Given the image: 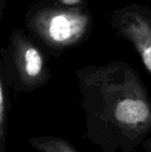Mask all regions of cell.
Returning a JSON list of instances; mask_svg holds the SVG:
<instances>
[{
  "instance_id": "cell-2",
  "label": "cell",
  "mask_w": 151,
  "mask_h": 152,
  "mask_svg": "<svg viewBox=\"0 0 151 152\" xmlns=\"http://www.w3.org/2000/svg\"><path fill=\"white\" fill-rule=\"evenodd\" d=\"M125 18L123 31L133 42L143 64L151 75V17L131 12Z\"/></svg>"
},
{
  "instance_id": "cell-1",
  "label": "cell",
  "mask_w": 151,
  "mask_h": 152,
  "mask_svg": "<svg viewBox=\"0 0 151 152\" xmlns=\"http://www.w3.org/2000/svg\"><path fill=\"white\" fill-rule=\"evenodd\" d=\"M85 137L101 152H138L151 132V98L128 65L79 74Z\"/></svg>"
},
{
  "instance_id": "cell-6",
  "label": "cell",
  "mask_w": 151,
  "mask_h": 152,
  "mask_svg": "<svg viewBox=\"0 0 151 152\" xmlns=\"http://www.w3.org/2000/svg\"><path fill=\"white\" fill-rule=\"evenodd\" d=\"M142 148L145 152H151V136H148L142 144Z\"/></svg>"
},
{
  "instance_id": "cell-8",
  "label": "cell",
  "mask_w": 151,
  "mask_h": 152,
  "mask_svg": "<svg viewBox=\"0 0 151 152\" xmlns=\"http://www.w3.org/2000/svg\"><path fill=\"white\" fill-rule=\"evenodd\" d=\"M0 152H3V149H2L1 146H0Z\"/></svg>"
},
{
  "instance_id": "cell-7",
  "label": "cell",
  "mask_w": 151,
  "mask_h": 152,
  "mask_svg": "<svg viewBox=\"0 0 151 152\" xmlns=\"http://www.w3.org/2000/svg\"><path fill=\"white\" fill-rule=\"evenodd\" d=\"M63 4H66V5H74L80 2V0H61Z\"/></svg>"
},
{
  "instance_id": "cell-3",
  "label": "cell",
  "mask_w": 151,
  "mask_h": 152,
  "mask_svg": "<svg viewBox=\"0 0 151 152\" xmlns=\"http://www.w3.org/2000/svg\"><path fill=\"white\" fill-rule=\"evenodd\" d=\"M86 25L85 17L75 12H60L53 15L48 21L47 33L52 42L65 44L79 37Z\"/></svg>"
},
{
  "instance_id": "cell-4",
  "label": "cell",
  "mask_w": 151,
  "mask_h": 152,
  "mask_svg": "<svg viewBox=\"0 0 151 152\" xmlns=\"http://www.w3.org/2000/svg\"><path fill=\"white\" fill-rule=\"evenodd\" d=\"M29 144L39 152H78L76 147L67 140L55 136L31 137Z\"/></svg>"
},
{
  "instance_id": "cell-5",
  "label": "cell",
  "mask_w": 151,
  "mask_h": 152,
  "mask_svg": "<svg viewBox=\"0 0 151 152\" xmlns=\"http://www.w3.org/2000/svg\"><path fill=\"white\" fill-rule=\"evenodd\" d=\"M7 137V108L3 87L0 80V146L4 149Z\"/></svg>"
}]
</instances>
